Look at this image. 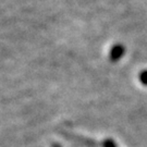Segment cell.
Instances as JSON below:
<instances>
[{
	"label": "cell",
	"mask_w": 147,
	"mask_h": 147,
	"mask_svg": "<svg viewBox=\"0 0 147 147\" xmlns=\"http://www.w3.org/2000/svg\"><path fill=\"white\" fill-rule=\"evenodd\" d=\"M124 53H125L124 46L122 44H116L112 46L109 51V60L111 62H117L124 56Z\"/></svg>",
	"instance_id": "obj_1"
},
{
	"label": "cell",
	"mask_w": 147,
	"mask_h": 147,
	"mask_svg": "<svg viewBox=\"0 0 147 147\" xmlns=\"http://www.w3.org/2000/svg\"><path fill=\"white\" fill-rule=\"evenodd\" d=\"M138 79H140V82L143 85L147 86V70H143L142 72L140 73V75H138Z\"/></svg>",
	"instance_id": "obj_2"
},
{
	"label": "cell",
	"mask_w": 147,
	"mask_h": 147,
	"mask_svg": "<svg viewBox=\"0 0 147 147\" xmlns=\"http://www.w3.org/2000/svg\"><path fill=\"white\" fill-rule=\"evenodd\" d=\"M102 147H117V145L112 138H106L102 142Z\"/></svg>",
	"instance_id": "obj_3"
},
{
	"label": "cell",
	"mask_w": 147,
	"mask_h": 147,
	"mask_svg": "<svg viewBox=\"0 0 147 147\" xmlns=\"http://www.w3.org/2000/svg\"><path fill=\"white\" fill-rule=\"evenodd\" d=\"M51 147H62V146H61L60 144H53V145H51Z\"/></svg>",
	"instance_id": "obj_4"
}]
</instances>
